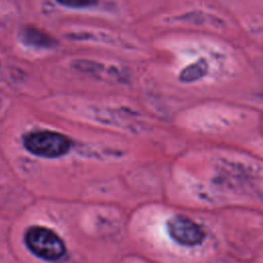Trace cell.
Here are the masks:
<instances>
[{
    "label": "cell",
    "instance_id": "6da1fadb",
    "mask_svg": "<svg viewBox=\"0 0 263 263\" xmlns=\"http://www.w3.org/2000/svg\"><path fill=\"white\" fill-rule=\"evenodd\" d=\"M25 242L34 255L46 261H57L67 252L64 240L51 229L42 226L28 228Z\"/></svg>",
    "mask_w": 263,
    "mask_h": 263
},
{
    "label": "cell",
    "instance_id": "7a4b0ae2",
    "mask_svg": "<svg viewBox=\"0 0 263 263\" xmlns=\"http://www.w3.org/2000/svg\"><path fill=\"white\" fill-rule=\"evenodd\" d=\"M24 146L34 155L57 158L69 152L72 142L67 136L57 132L36 130L24 137Z\"/></svg>",
    "mask_w": 263,
    "mask_h": 263
},
{
    "label": "cell",
    "instance_id": "3957f363",
    "mask_svg": "<svg viewBox=\"0 0 263 263\" xmlns=\"http://www.w3.org/2000/svg\"><path fill=\"white\" fill-rule=\"evenodd\" d=\"M166 231L170 237L185 247L200 245L205 233L200 225L183 215H175L166 221Z\"/></svg>",
    "mask_w": 263,
    "mask_h": 263
},
{
    "label": "cell",
    "instance_id": "277c9868",
    "mask_svg": "<svg viewBox=\"0 0 263 263\" xmlns=\"http://www.w3.org/2000/svg\"><path fill=\"white\" fill-rule=\"evenodd\" d=\"M22 37L25 43L36 47L50 48L58 44V41L50 35L33 27H27L22 32Z\"/></svg>",
    "mask_w": 263,
    "mask_h": 263
},
{
    "label": "cell",
    "instance_id": "5b68a950",
    "mask_svg": "<svg viewBox=\"0 0 263 263\" xmlns=\"http://www.w3.org/2000/svg\"><path fill=\"white\" fill-rule=\"evenodd\" d=\"M209 70L208 62L201 58L198 61L185 67L179 75V79L184 83H190L196 81L206 75Z\"/></svg>",
    "mask_w": 263,
    "mask_h": 263
},
{
    "label": "cell",
    "instance_id": "8992f818",
    "mask_svg": "<svg viewBox=\"0 0 263 263\" xmlns=\"http://www.w3.org/2000/svg\"><path fill=\"white\" fill-rule=\"evenodd\" d=\"M59 4L70 8H86L98 4L99 0H55Z\"/></svg>",
    "mask_w": 263,
    "mask_h": 263
}]
</instances>
